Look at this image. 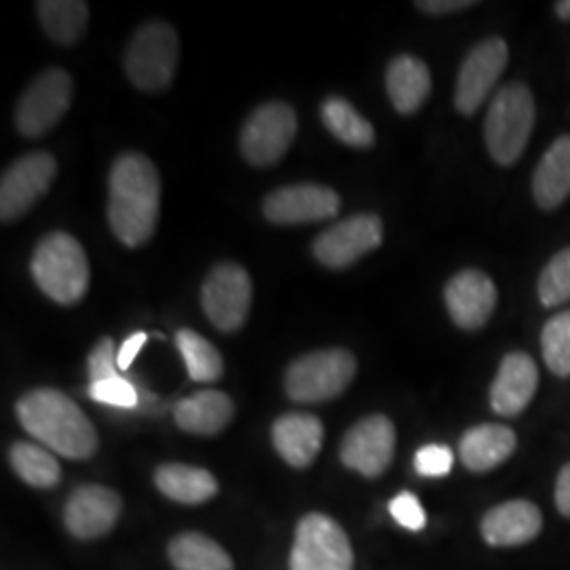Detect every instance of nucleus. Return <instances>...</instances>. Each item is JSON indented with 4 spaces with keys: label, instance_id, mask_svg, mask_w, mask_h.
Here are the masks:
<instances>
[{
    "label": "nucleus",
    "instance_id": "f257e3e1",
    "mask_svg": "<svg viewBox=\"0 0 570 570\" xmlns=\"http://www.w3.org/2000/svg\"><path fill=\"white\" fill-rule=\"evenodd\" d=\"M161 178L155 164L140 153H125L108 178V223L127 247L146 244L159 220Z\"/></svg>",
    "mask_w": 570,
    "mask_h": 570
},
{
    "label": "nucleus",
    "instance_id": "f03ea898",
    "mask_svg": "<svg viewBox=\"0 0 570 570\" xmlns=\"http://www.w3.org/2000/svg\"><path fill=\"white\" fill-rule=\"evenodd\" d=\"M21 428L42 446L72 461H85L98 452V431L87 414L58 389H35L16 406Z\"/></svg>",
    "mask_w": 570,
    "mask_h": 570
},
{
    "label": "nucleus",
    "instance_id": "7ed1b4c3",
    "mask_svg": "<svg viewBox=\"0 0 570 570\" xmlns=\"http://www.w3.org/2000/svg\"><path fill=\"white\" fill-rule=\"evenodd\" d=\"M537 127V98L527 81H510L490 98L484 115V146L494 165L511 169L522 161Z\"/></svg>",
    "mask_w": 570,
    "mask_h": 570
},
{
    "label": "nucleus",
    "instance_id": "20e7f679",
    "mask_svg": "<svg viewBox=\"0 0 570 570\" xmlns=\"http://www.w3.org/2000/svg\"><path fill=\"white\" fill-rule=\"evenodd\" d=\"M30 271L42 292L60 305H77L87 294L89 261L82 245L68 233H51L41 239Z\"/></svg>",
    "mask_w": 570,
    "mask_h": 570
},
{
    "label": "nucleus",
    "instance_id": "39448f33",
    "mask_svg": "<svg viewBox=\"0 0 570 570\" xmlns=\"http://www.w3.org/2000/svg\"><path fill=\"white\" fill-rule=\"evenodd\" d=\"M357 374V360L346 348L306 353L285 372V393L301 404H320L338 397Z\"/></svg>",
    "mask_w": 570,
    "mask_h": 570
},
{
    "label": "nucleus",
    "instance_id": "423d86ee",
    "mask_svg": "<svg viewBox=\"0 0 570 570\" xmlns=\"http://www.w3.org/2000/svg\"><path fill=\"white\" fill-rule=\"evenodd\" d=\"M511 60L510 42L499 35L475 42L459 66L454 82V108L473 117L499 91Z\"/></svg>",
    "mask_w": 570,
    "mask_h": 570
},
{
    "label": "nucleus",
    "instance_id": "0eeeda50",
    "mask_svg": "<svg viewBox=\"0 0 570 570\" xmlns=\"http://www.w3.org/2000/svg\"><path fill=\"white\" fill-rule=\"evenodd\" d=\"M178 58L176 30L165 21H146L125 51V72L142 91H164L174 81Z\"/></svg>",
    "mask_w": 570,
    "mask_h": 570
},
{
    "label": "nucleus",
    "instance_id": "6e6552de",
    "mask_svg": "<svg viewBox=\"0 0 570 570\" xmlns=\"http://www.w3.org/2000/svg\"><path fill=\"white\" fill-rule=\"evenodd\" d=\"M289 570H353V548L343 527L324 513H308L294 537Z\"/></svg>",
    "mask_w": 570,
    "mask_h": 570
},
{
    "label": "nucleus",
    "instance_id": "1a4fd4ad",
    "mask_svg": "<svg viewBox=\"0 0 570 570\" xmlns=\"http://www.w3.org/2000/svg\"><path fill=\"white\" fill-rule=\"evenodd\" d=\"M444 305L450 322L459 330H484L499 306V285L478 266L461 268L444 285Z\"/></svg>",
    "mask_w": 570,
    "mask_h": 570
},
{
    "label": "nucleus",
    "instance_id": "9d476101",
    "mask_svg": "<svg viewBox=\"0 0 570 570\" xmlns=\"http://www.w3.org/2000/svg\"><path fill=\"white\" fill-rule=\"evenodd\" d=\"M298 131L296 112L289 104L258 106L242 129V153L256 167L275 165L294 142Z\"/></svg>",
    "mask_w": 570,
    "mask_h": 570
},
{
    "label": "nucleus",
    "instance_id": "9b49d317",
    "mask_svg": "<svg viewBox=\"0 0 570 570\" xmlns=\"http://www.w3.org/2000/svg\"><path fill=\"white\" fill-rule=\"evenodd\" d=\"M72 100V79L66 70L51 68L23 91L16 108V125L21 136L41 138L60 122Z\"/></svg>",
    "mask_w": 570,
    "mask_h": 570
},
{
    "label": "nucleus",
    "instance_id": "f8f14e48",
    "mask_svg": "<svg viewBox=\"0 0 570 570\" xmlns=\"http://www.w3.org/2000/svg\"><path fill=\"white\" fill-rule=\"evenodd\" d=\"M202 305L207 320L220 332H237L244 326L252 305V279L235 263L212 268L202 287Z\"/></svg>",
    "mask_w": 570,
    "mask_h": 570
},
{
    "label": "nucleus",
    "instance_id": "ddd939ff",
    "mask_svg": "<svg viewBox=\"0 0 570 570\" xmlns=\"http://www.w3.org/2000/svg\"><path fill=\"white\" fill-rule=\"evenodd\" d=\"M385 242V225L376 214H357L324 230L315 244V258L327 268L355 265Z\"/></svg>",
    "mask_w": 570,
    "mask_h": 570
},
{
    "label": "nucleus",
    "instance_id": "4468645a",
    "mask_svg": "<svg viewBox=\"0 0 570 570\" xmlns=\"http://www.w3.org/2000/svg\"><path fill=\"white\" fill-rule=\"evenodd\" d=\"M397 433L385 414H370L346 431L341 444V461L345 468L364 478H381L393 463Z\"/></svg>",
    "mask_w": 570,
    "mask_h": 570
},
{
    "label": "nucleus",
    "instance_id": "2eb2a0df",
    "mask_svg": "<svg viewBox=\"0 0 570 570\" xmlns=\"http://www.w3.org/2000/svg\"><path fill=\"white\" fill-rule=\"evenodd\" d=\"M58 164L49 153H30L9 165L0 180V218L2 223L18 220L30 212L56 178Z\"/></svg>",
    "mask_w": 570,
    "mask_h": 570
},
{
    "label": "nucleus",
    "instance_id": "dca6fc26",
    "mask_svg": "<svg viewBox=\"0 0 570 570\" xmlns=\"http://www.w3.org/2000/svg\"><path fill=\"white\" fill-rule=\"evenodd\" d=\"M541 383L539 364L529 351H508L492 379L489 389L490 410L497 416L515 419L527 412Z\"/></svg>",
    "mask_w": 570,
    "mask_h": 570
},
{
    "label": "nucleus",
    "instance_id": "f3484780",
    "mask_svg": "<svg viewBox=\"0 0 570 570\" xmlns=\"http://www.w3.org/2000/svg\"><path fill=\"white\" fill-rule=\"evenodd\" d=\"M341 209V197L320 184H292L266 197V220L275 225H306L330 220Z\"/></svg>",
    "mask_w": 570,
    "mask_h": 570
},
{
    "label": "nucleus",
    "instance_id": "a211bd4d",
    "mask_svg": "<svg viewBox=\"0 0 570 570\" xmlns=\"http://www.w3.org/2000/svg\"><path fill=\"white\" fill-rule=\"evenodd\" d=\"M122 511L121 497L100 484L75 490L63 508V527L82 541L104 537L115 529Z\"/></svg>",
    "mask_w": 570,
    "mask_h": 570
},
{
    "label": "nucleus",
    "instance_id": "6ab92c4d",
    "mask_svg": "<svg viewBox=\"0 0 570 570\" xmlns=\"http://www.w3.org/2000/svg\"><path fill=\"white\" fill-rule=\"evenodd\" d=\"M530 199L543 214L570 202V131L560 134L543 150L530 174Z\"/></svg>",
    "mask_w": 570,
    "mask_h": 570
},
{
    "label": "nucleus",
    "instance_id": "aec40b11",
    "mask_svg": "<svg viewBox=\"0 0 570 570\" xmlns=\"http://www.w3.org/2000/svg\"><path fill=\"white\" fill-rule=\"evenodd\" d=\"M543 529V513L527 499L494 505L482 518V537L492 548H520L534 541Z\"/></svg>",
    "mask_w": 570,
    "mask_h": 570
},
{
    "label": "nucleus",
    "instance_id": "412c9836",
    "mask_svg": "<svg viewBox=\"0 0 570 570\" xmlns=\"http://www.w3.org/2000/svg\"><path fill=\"white\" fill-rule=\"evenodd\" d=\"M273 444L287 465L305 469L324 444V423L305 412H287L273 425Z\"/></svg>",
    "mask_w": 570,
    "mask_h": 570
},
{
    "label": "nucleus",
    "instance_id": "4be33fe9",
    "mask_svg": "<svg viewBox=\"0 0 570 570\" xmlns=\"http://www.w3.org/2000/svg\"><path fill=\"white\" fill-rule=\"evenodd\" d=\"M518 449V435L503 423L468 429L459 442V459L473 473H487L508 463Z\"/></svg>",
    "mask_w": 570,
    "mask_h": 570
},
{
    "label": "nucleus",
    "instance_id": "5701e85b",
    "mask_svg": "<svg viewBox=\"0 0 570 570\" xmlns=\"http://www.w3.org/2000/svg\"><path fill=\"white\" fill-rule=\"evenodd\" d=\"M385 89L389 102L397 115L410 117L416 115L431 96L433 81L428 63L416 56L402 53L389 61L385 72Z\"/></svg>",
    "mask_w": 570,
    "mask_h": 570
},
{
    "label": "nucleus",
    "instance_id": "b1692460",
    "mask_svg": "<svg viewBox=\"0 0 570 570\" xmlns=\"http://www.w3.org/2000/svg\"><path fill=\"white\" fill-rule=\"evenodd\" d=\"M235 406L223 391H199L174 407L176 425L195 435H218L233 421Z\"/></svg>",
    "mask_w": 570,
    "mask_h": 570
},
{
    "label": "nucleus",
    "instance_id": "393cba45",
    "mask_svg": "<svg viewBox=\"0 0 570 570\" xmlns=\"http://www.w3.org/2000/svg\"><path fill=\"white\" fill-rule=\"evenodd\" d=\"M155 484L167 499L184 505H199L216 497L218 482L207 469L184 463H165L155 471Z\"/></svg>",
    "mask_w": 570,
    "mask_h": 570
},
{
    "label": "nucleus",
    "instance_id": "a878e982",
    "mask_svg": "<svg viewBox=\"0 0 570 570\" xmlns=\"http://www.w3.org/2000/svg\"><path fill=\"white\" fill-rule=\"evenodd\" d=\"M167 556L176 570H233L228 551L204 532H183L174 537Z\"/></svg>",
    "mask_w": 570,
    "mask_h": 570
},
{
    "label": "nucleus",
    "instance_id": "bb28decb",
    "mask_svg": "<svg viewBox=\"0 0 570 570\" xmlns=\"http://www.w3.org/2000/svg\"><path fill=\"white\" fill-rule=\"evenodd\" d=\"M37 11L47 37L58 45L79 41L89 20V7L82 0H45Z\"/></svg>",
    "mask_w": 570,
    "mask_h": 570
},
{
    "label": "nucleus",
    "instance_id": "cd10ccee",
    "mask_svg": "<svg viewBox=\"0 0 570 570\" xmlns=\"http://www.w3.org/2000/svg\"><path fill=\"white\" fill-rule=\"evenodd\" d=\"M322 119L334 134V138H338L351 148H370L376 142V131L372 122L343 98H327L322 106Z\"/></svg>",
    "mask_w": 570,
    "mask_h": 570
},
{
    "label": "nucleus",
    "instance_id": "c85d7f7f",
    "mask_svg": "<svg viewBox=\"0 0 570 570\" xmlns=\"http://www.w3.org/2000/svg\"><path fill=\"white\" fill-rule=\"evenodd\" d=\"M537 303L546 311H562L570 303V245L553 252L534 284Z\"/></svg>",
    "mask_w": 570,
    "mask_h": 570
},
{
    "label": "nucleus",
    "instance_id": "c756f323",
    "mask_svg": "<svg viewBox=\"0 0 570 570\" xmlns=\"http://www.w3.org/2000/svg\"><path fill=\"white\" fill-rule=\"evenodd\" d=\"M541 360L560 381L570 379V308L551 313L539 332Z\"/></svg>",
    "mask_w": 570,
    "mask_h": 570
},
{
    "label": "nucleus",
    "instance_id": "7c9ffc66",
    "mask_svg": "<svg viewBox=\"0 0 570 570\" xmlns=\"http://www.w3.org/2000/svg\"><path fill=\"white\" fill-rule=\"evenodd\" d=\"M176 345L183 353L188 376L195 383H214L223 376L225 372L223 355L209 341H205L202 334L184 327L176 334Z\"/></svg>",
    "mask_w": 570,
    "mask_h": 570
},
{
    "label": "nucleus",
    "instance_id": "2f4dec72",
    "mask_svg": "<svg viewBox=\"0 0 570 570\" xmlns=\"http://www.w3.org/2000/svg\"><path fill=\"white\" fill-rule=\"evenodd\" d=\"M11 465L21 480L35 489H53L61 480L60 463L51 452L30 444L18 442L11 449Z\"/></svg>",
    "mask_w": 570,
    "mask_h": 570
},
{
    "label": "nucleus",
    "instance_id": "473e14b6",
    "mask_svg": "<svg viewBox=\"0 0 570 570\" xmlns=\"http://www.w3.org/2000/svg\"><path fill=\"white\" fill-rule=\"evenodd\" d=\"M89 397L100 404H106V406L136 407L140 404V393L136 385L131 381H125L121 376L91 383Z\"/></svg>",
    "mask_w": 570,
    "mask_h": 570
},
{
    "label": "nucleus",
    "instance_id": "72a5a7b5",
    "mask_svg": "<svg viewBox=\"0 0 570 570\" xmlns=\"http://www.w3.org/2000/svg\"><path fill=\"white\" fill-rule=\"evenodd\" d=\"M389 513L402 529L412 530V532H419L428 524V513L423 510L419 497L412 492H400L395 499H391Z\"/></svg>",
    "mask_w": 570,
    "mask_h": 570
},
{
    "label": "nucleus",
    "instance_id": "f704fd0d",
    "mask_svg": "<svg viewBox=\"0 0 570 570\" xmlns=\"http://www.w3.org/2000/svg\"><path fill=\"white\" fill-rule=\"evenodd\" d=\"M452 465H454V454L449 446H442V444H428L414 456V468L423 478H444L452 471Z\"/></svg>",
    "mask_w": 570,
    "mask_h": 570
},
{
    "label": "nucleus",
    "instance_id": "c9c22d12",
    "mask_svg": "<svg viewBox=\"0 0 570 570\" xmlns=\"http://www.w3.org/2000/svg\"><path fill=\"white\" fill-rule=\"evenodd\" d=\"M119 351L115 348L112 338H102L98 345L94 346L89 355V379L91 383H100L108 379H119V364H117Z\"/></svg>",
    "mask_w": 570,
    "mask_h": 570
},
{
    "label": "nucleus",
    "instance_id": "e433bc0d",
    "mask_svg": "<svg viewBox=\"0 0 570 570\" xmlns=\"http://www.w3.org/2000/svg\"><path fill=\"white\" fill-rule=\"evenodd\" d=\"M414 7L431 18H444V16H454V13L475 9V7H480V2H475V0H419V2H414Z\"/></svg>",
    "mask_w": 570,
    "mask_h": 570
},
{
    "label": "nucleus",
    "instance_id": "4c0bfd02",
    "mask_svg": "<svg viewBox=\"0 0 570 570\" xmlns=\"http://www.w3.org/2000/svg\"><path fill=\"white\" fill-rule=\"evenodd\" d=\"M553 501L558 511L564 518H570V461L558 471L556 487H553Z\"/></svg>",
    "mask_w": 570,
    "mask_h": 570
},
{
    "label": "nucleus",
    "instance_id": "58836bf2",
    "mask_svg": "<svg viewBox=\"0 0 570 570\" xmlns=\"http://www.w3.org/2000/svg\"><path fill=\"white\" fill-rule=\"evenodd\" d=\"M146 341H148V336H146L144 332H136V334H131L129 338L122 341V345L119 346V355H117L119 370H129V367H131L134 360L138 357V353H140L142 346L146 345Z\"/></svg>",
    "mask_w": 570,
    "mask_h": 570
},
{
    "label": "nucleus",
    "instance_id": "ea45409f",
    "mask_svg": "<svg viewBox=\"0 0 570 570\" xmlns=\"http://www.w3.org/2000/svg\"><path fill=\"white\" fill-rule=\"evenodd\" d=\"M551 16L560 23H570V0H556L551 4Z\"/></svg>",
    "mask_w": 570,
    "mask_h": 570
}]
</instances>
